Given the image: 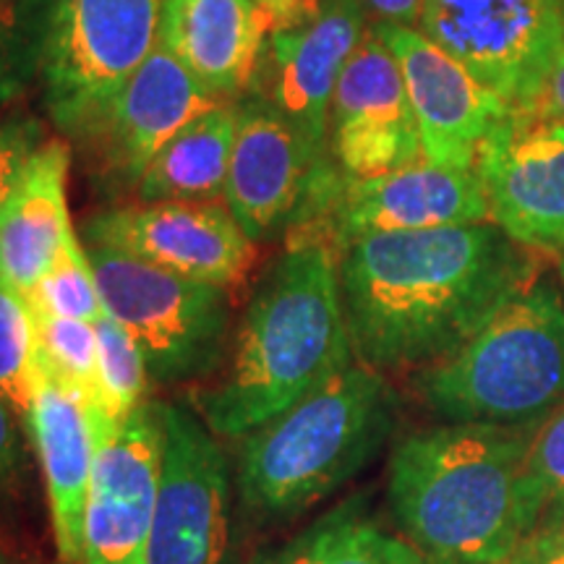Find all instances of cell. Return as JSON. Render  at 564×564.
Segmentation results:
<instances>
[{
    "mask_svg": "<svg viewBox=\"0 0 564 564\" xmlns=\"http://www.w3.org/2000/svg\"><path fill=\"white\" fill-rule=\"evenodd\" d=\"M165 0H51L40 37L45 105L70 139H91L160 42Z\"/></svg>",
    "mask_w": 564,
    "mask_h": 564,
    "instance_id": "52a82bcc",
    "label": "cell"
},
{
    "mask_svg": "<svg viewBox=\"0 0 564 564\" xmlns=\"http://www.w3.org/2000/svg\"><path fill=\"white\" fill-rule=\"evenodd\" d=\"M270 13L272 32L274 30H288V26L303 24L306 19H312L316 11L322 9L324 0H262Z\"/></svg>",
    "mask_w": 564,
    "mask_h": 564,
    "instance_id": "d6a6232c",
    "label": "cell"
},
{
    "mask_svg": "<svg viewBox=\"0 0 564 564\" xmlns=\"http://www.w3.org/2000/svg\"><path fill=\"white\" fill-rule=\"evenodd\" d=\"M68 144L42 141L0 207V280L24 299L79 238L68 215Z\"/></svg>",
    "mask_w": 564,
    "mask_h": 564,
    "instance_id": "44dd1931",
    "label": "cell"
},
{
    "mask_svg": "<svg viewBox=\"0 0 564 564\" xmlns=\"http://www.w3.org/2000/svg\"><path fill=\"white\" fill-rule=\"evenodd\" d=\"M562 3H564V0H562Z\"/></svg>",
    "mask_w": 564,
    "mask_h": 564,
    "instance_id": "8d00e7d4",
    "label": "cell"
},
{
    "mask_svg": "<svg viewBox=\"0 0 564 564\" xmlns=\"http://www.w3.org/2000/svg\"><path fill=\"white\" fill-rule=\"evenodd\" d=\"M366 32L361 0H324L303 24L274 30L249 91L264 97L308 144L329 150V108L345 63ZM246 91V95H249Z\"/></svg>",
    "mask_w": 564,
    "mask_h": 564,
    "instance_id": "2e32d148",
    "label": "cell"
},
{
    "mask_svg": "<svg viewBox=\"0 0 564 564\" xmlns=\"http://www.w3.org/2000/svg\"><path fill=\"white\" fill-rule=\"evenodd\" d=\"M528 478L541 510L564 523V403L535 426L528 449Z\"/></svg>",
    "mask_w": 564,
    "mask_h": 564,
    "instance_id": "4316f807",
    "label": "cell"
},
{
    "mask_svg": "<svg viewBox=\"0 0 564 564\" xmlns=\"http://www.w3.org/2000/svg\"><path fill=\"white\" fill-rule=\"evenodd\" d=\"M329 150L348 178H377L423 162L403 70L373 26L364 32L337 82Z\"/></svg>",
    "mask_w": 564,
    "mask_h": 564,
    "instance_id": "5bb4252c",
    "label": "cell"
},
{
    "mask_svg": "<svg viewBox=\"0 0 564 564\" xmlns=\"http://www.w3.org/2000/svg\"><path fill=\"white\" fill-rule=\"evenodd\" d=\"M531 251L491 223L371 232L340 251L352 356L369 369H429L533 288Z\"/></svg>",
    "mask_w": 564,
    "mask_h": 564,
    "instance_id": "6da1fadb",
    "label": "cell"
},
{
    "mask_svg": "<svg viewBox=\"0 0 564 564\" xmlns=\"http://www.w3.org/2000/svg\"><path fill=\"white\" fill-rule=\"evenodd\" d=\"M350 364L340 251L319 232L295 230L253 288L223 377L196 392V413L220 440H241Z\"/></svg>",
    "mask_w": 564,
    "mask_h": 564,
    "instance_id": "7a4b0ae2",
    "label": "cell"
},
{
    "mask_svg": "<svg viewBox=\"0 0 564 564\" xmlns=\"http://www.w3.org/2000/svg\"><path fill=\"white\" fill-rule=\"evenodd\" d=\"M165 460V403L147 400L95 440L79 564H147Z\"/></svg>",
    "mask_w": 564,
    "mask_h": 564,
    "instance_id": "8fae6325",
    "label": "cell"
},
{
    "mask_svg": "<svg viewBox=\"0 0 564 564\" xmlns=\"http://www.w3.org/2000/svg\"><path fill=\"white\" fill-rule=\"evenodd\" d=\"M476 173L491 223L528 251H564V126L507 108L481 144Z\"/></svg>",
    "mask_w": 564,
    "mask_h": 564,
    "instance_id": "7c38bea8",
    "label": "cell"
},
{
    "mask_svg": "<svg viewBox=\"0 0 564 564\" xmlns=\"http://www.w3.org/2000/svg\"><path fill=\"white\" fill-rule=\"evenodd\" d=\"M398 394L350 364L278 419L241 436L236 497L257 520H291L358 476L392 434Z\"/></svg>",
    "mask_w": 564,
    "mask_h": 564,
    "instance_id": "277c9868",
    "label": "cell"
},
{
    "mask_svg": "<svg viewBox=\"0 0 564 564\" xmlns=\"http://www.w3.org/2000/svg\"><path fill=\"white\" fill-rule=\"evenodd\" d=\"M40 382V340L30 301L0 280V398L24 423Z\"/></svg>",
    "mask_w": 564,
    "mask_h": 564,
    "instance_id": "cb8c5ba5",
    "label": "cell"
},
{
    "mask_svg": "<svg viewBox=\"0 0 564 564\" xmlns=\"http://www.w3.org/2000/svg\"><path fill=\"white\" fill-rule=\"evenodd\" d=\"M364 3L377 13L379 24L411 26L423 11V0H364Z\"/></svg>",
    "mask_w": 564,
    "mask_h": 564,
    "instance_id": "836d02e7",
    "label": "cell"
},
{
    "mask_svg": "<svg viewBox=\"0 0 564 564\" xmlns=\"http://www.w3.org/2000/svg\"><path fill=\"white\" fill-rule=\"evenodd\" d=\"M520 110H528L533 116L564 126V51L560 61H556V66L552 68V74H549L546 84L535 95V100Z\"/></svg>",
    "mask_w": 564,
    "mask_h": 564,
    "instance_id": "1f68e13d",
    "label": "cell"
},
{
    "mask_svg": "<svg viewBox=\"0 0 564 564\" xmlns=\"http://www.w3.org/2000/svg\"><path fill=\"white\" fill-rule=\"evenodd\" d=\"M217 440L192 408L165 403V460L147 564H236V476Z\"/></svg>",
    "mask_w": 564,
    "mask_h": 564,
    "instance_id": "30bf717a",
    "label": "cell"
},
{
    "mask_svg": "<svg viewBox=\"0 0 564 564\" xmlns=\"http://www.w3.org/2000/svg\"><path fill=\"white\" fill-rule=\"evenodd\" d=\"M560 267H562V282H564V251H562V262H560Z\"/></svg>",
    "mask_w": 564,
    "mask_h": 564,
    "instance_id": "d590c367",
    "label": "cell"
},
{
    "mask_svg": "<svg viewBox=\"0 0 564 564\" xmlns=\"http://www.w3.org/2000/svg\"><path fill=\"white\" fill-rule=\"evenodd\" d=\"M272 21L262 0H165L160 42L215 100L243 97L257 82Z\"/></svg>",
    "mask_w": 564,
    "mask_h": 564,
    "instance_id": "d6986e66",
    "label": "cell"
},
{
    "mask_svg": "<svg viewBox=\"0 0 564 564\" xmlns=\"http://www.w3.org/2000/svg\"><path fill=\"white\" fill-rule=\"evenodd\" d=\"M340 178L333 152L308 144L264 97L249 91L238 100L223 196L253 243L312 225Z\"/></svg>",
    "mask_w": 564,
    "mask_h": 564,
    "instance_id": "ba28073f",
    "label": "cell"
},
{
    "mask_svg": "<svg viewBox=\"0 0 564 564\" xmlns=\"http://www.w3.org/2000/svg\"><path fill=\"white\" fill-rule=\"evenodd\" d=\"M236 141V105L217 102L162 147L141 175V202H215L225 194Z\"/></svg>",
    "mask_w": 564,
    "mask_h": 564,
    "instance_id": "7402d4cb",
    "label": "cell"
},
{
    "mask_svg": "<svg viewBox=\"0 0 564 564\" xmlns=\"http://www.w3.org/2000/svg\"><path fill=\"white\" fill-rule=\"evenodd\" d=\"M421 403L447 423L531 426L564 403V306L528 288L484 329L415 379Z\"/></svg>",
    "mask_w": 564,
    "mask_h": 564,
    "instance_id": "5b68a950",
    "label": "cell"
},
{
    "mask_svg": "<svg viewBox=\"0 0 564 564\" xmlns=\"http://www.w3.org/2000/svg\"><path fill=\"white\" fill-rule=\"evenodd\" d=\"M220 100L162 42L133 70L95 131L105 173L118 186H139L162 147Z\"/></svg>",
    "mask_w": 564,
    "mask_h": 564,
    "instance_id": "ac0fdd59",
    "label": "cell"
},
{
    "mask_svg": "<svg viewBox=\"0 0 564 564\" xmlns=\"http://www.w3.org/2000/svg\"><path fill=\"white\" fill-rule=\"evenodd\" d=\"M419 24L510 108L535 100L564 51L562 0H423Z\"/></svg>",
    "mask_w": 564,
    "mask_h": 564,
    "instance_id": "9c48e42d",
    "label": "cell"
},
{
    "mask_svg": "<svg viewBox=\"0 0 564 564\" xmlns=\"http://www.w3.org/2000/svg\"><path fill=\"white\" fill-rule=\"evenodd\" d=\"M84 241L223 288L241 282L257 257V243L230 209L215 202H141L108 209L87 220Z\"/></svg>",
    "mask_w": 564,
    "mask_h": 564,
    "instance_id": "4fadbf2b",
    "label": "cell"
},
{
    "mask_svg": "<svg viewBox=\"0 0 564 564\" xmlns=\"http://www.w3.org/2000/svg\"><path fill=\"white\" fill-rule=\"evenodd\" d=\"M102 306L133 337L152 384L204 379L230 350V299L223 285L183 278L131 253L84 241Z\"/></svg>",
    "mask_w": 564,
    "mask_h": 564,
    "instance_id": "8992f818",
    "label": "cell"
},
{
    "mask_svg": "<svg viewBox=\"0 0 564 564\" xmlns=\"http://www.w3.org/2000/svg\"><path fill=\"white\" fill-rule=\"evenodd\" d=\"M499 564H564V525L535 528Z\"/></svg>",
    "mask_w": 564,
    "mask_h": 564,
    "instance_id": "4dcf8cb0",
    "label": "cell"
},
{
    "mask_svg": "<svg viewBox=\"0 0 564 564\" xmlns=\"http://www.w3.org/2000/svg\"><path fill=\"white\" fill-rule=\"evenodd\" d=\"M531 426L442 423L394 447L387 499L400 531L434 564H499L539 528L528 478Z\"/></svg>",
    "mask_w": 564,
    "mask_h": 564,
    "instance_id": "3957f363",
    "label": "cell"
},
{
    "mask_svg": "<svg viewBox=\"0 0 564 564\" xmlns=\"http://www.w3.org/2000/svg\"><path fill=\"white\" fill-rule=\"evenodd\" d=\"M373 32L403 70L423 162L449 171H474L481 144L510 105L413 26L373 24Z\"/></svg>",
    "mask_w": 564,
    "mask_h": 564,
    "instance_id": "e0dca14e",
    "label": "cell"
},
{
    "mask_svg": "<svg viewBox=\"0 0 564 564\" xmlns=\"http://www.w3.org/2000/svg\"><path fill=\"white\" fill-rule=\"evenodd\" d=\"M19 415L0 398V489H11L24 470V442Z\"/></svg>",
    "mask_w": 564,
    "mask_h": 564,
    "instance_id": "f546056e",
    "label": "cell"
},
{
    "mask_svg": "<svg viewBox=\"0 0 564 564\" xmlns=\"http://www.w3.org/2000/svg\"><path fill=\"white\" fill-rule=\"evenodd\" d=\"M34 312H45L63 319H79L97 324L105 314L95 272L79 238L63 251L53 270L42 278L26 295Z\"/></svg>",
    "mask_w": 564,
    "mask_h": 564,
    "instance_id": "484cf974",
    "label": "cell"
},
{
    "mask_svg": "<svg viewBox=\"0 0 564 564\" xmlns=\"http://www.w3.org/2000/svg\"><path fill=\"white\" fill-rule=\"evenodd\" d=\"M40 150V129L19 121L0 126V207L9 199L24 173L26 162Z\"/></svg>",
    "mask_w": 564,
    "mask_h": 564,
    "instance_id": "83f0119b",
    "label": "cell"
},
{
    "mask_svg": "<svg viewBox=\"0 0 564 564\" xmlns=\"http://www.w3.org/2000/svg\"><path fill=\"white\" fill-rule=\"evenodd\" d=\"M100 343V379L110 415L121 423L126 415L147 403L150 392V371L133 337L105 312L95 324Z\"/></svg>",
    "mask_w": 564,
    "mask_h": 564,
    "instance_id": "d4e9b609",
    "label": "cell"
},
{
    "mask_svg": "<svg viewBox=\"0 0 564 564\" xmlns=\"http://www.w3.org/2000/svg\"><path fill=\"white\" fill-rule=\"evenodd\" d=\"M413 564H434V562H429V560H423V556H419V560H415Z\"/></svg>",
    "mask_w": 564,
    "mask_h": 564,
    "instance_id": "e575fe53",
    "label": "cell"
},
{
    "mask_svg": "<svg viewBox=\"0 0 564 564\" xmlns=\"http://www.w3.org/2000/svg\"><path fill=\"white\" fill-rule=\"evenodd\" d=\"M26 66L30 55H26V40L19 34L17 17L0 9V108L19 91Z\"/></svg>",
    "mask_w": 564,
    "mask_h": 564,
    "instance_id": "f1b7e54d",
    "label": "cell"
},
{
    "mask_svg": "<svg viewBox=\"0 0 564 564\" xmlns=\"http://www.w3.org/2000/svg\"><path fill=\"white\" fill-rule=\"evenodd\" d=\"M478 223H491V212L476 167L449 171L419 162L377 178H348L343 173L335 199L322 220L303 230L319 232L343 251L350 241L371 232L434 230Z\"/></svg>",
    "mask_w": 564,
    "mask_h": 564,
    "instance_id": "9a60e30c",
    "label": "cell"
},
{
    "mask_svg": "<svg viewBox=\"0 0 564 564\" xmlns=\"http://www.w3.org/2000/svg\"><path fill=\"white\" fill-rule=\"evenodd\" d=\"M0 564H3V562H0Z\"/></svg>",
    "mask_w": 564,
    "mask_h": 564,
    "instance_id": "74e56055",
    "label": "cell"
},
{
    "mask_svg": "<svg viewBox=\"0 0 564 564\" xmlns=\"http://www.w3.org/2000/svg\"><path fill=\"white\" fill-rule=\"evenodd\" d=\"M24 429L32 436L45 478L55 546L63 562L79 564L91 468H95V440L82 398L68 384H63L42 358L40 382Z\"/></svg>",
    "mask_w": 564,
    "mask_h": 564,
    "instance_id": "ffe728a7",
    "label": "cell"
},
{
    "mask_svg": "<svg viewBox=\"0 0 564 564\" xmlns=\"http://www.w3.org/2000/svg\"><path fill=\"white\" fill-rule=\"evenodd\" d=\"M419 556L413 546L366 520L361 507L343 505L249 564H413Z\"/></svg>",
    "mask_w": 564,
    "mask_h": 564,
    "instance_id": "603a6c76",
    "label": "cell"
}]
</instances>
